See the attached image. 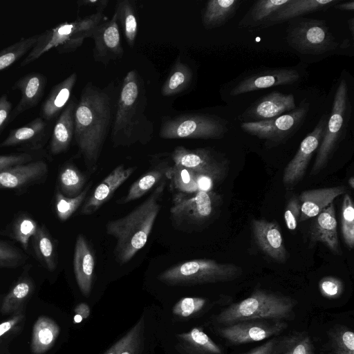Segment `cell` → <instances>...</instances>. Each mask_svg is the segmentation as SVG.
I'll use <instances>...</instances> for the list:
<instances>
[{"mask_svg": "<svg viewBox=\"0 0 354 354\" xmlns=\"http://www.w3.org/2000/svg\"><path fill=\"white\" fill-rule=\"evenodd\" d=\"M48 167L44 160L31 161L0 171V189H19L45 180Z\"/></svg>", "mask_w": 354, "mask_h": 354, "instance_id": "19", "label": "cell"}, {"mask_svg": "<svg viewBox=\"0 0 354 354\" xmlns=\"http://www.w3.org/2000/svg\"><path fill=\"white\" fill-rule=\"evenodd\" d=\"M184 349L191 354H222L221 348L203 330L194 328L177 335Z\"/></svg>", "mask_w": 354, "mask_h": 354, "instance_id": "34", "label": "cell"}, {"mask_svg": "<svg viewBox=\"0 0 354 354\" xmlns=\"http://www.w3.org/2000/svg\"><path fill=\"white\" fill-rule=\"evenodd\" d=\"M141 334L132 339L120 354H135L138 346Z\"/></svg>", "mask_w": 354, "mask_h": 354, "instance_id": "58", "label": "cell"}, {"mask_svg": "<svg viewBox=\"0 0 354 354\" xmlns=\"http://www.w3.org/2000/svg\"><path fill=\"white\" fill-rule=\"evenodd\" d=\"M78 7L82 6H90V7H95L97 12H103V10L106 8L109 3L108 0H83L77 1Z\"/></svg>", "mask_w": 354, "mask_h": 354, "instance_id": "56", "label": "cell"}, {"mask_svg": "<svg viewBox=\"0 0 354 354\" xmlns=\"http://www.w3.org/2000/svg\"><path fill=\"white\" fill-rule=\"evenodd\" d=\"M300 78L293 68H269L250 74L236 83L230 94L232 96L280 85L293 84Z\"/></svg>", "mask_w": 354, "mask_h": 354, "instance_id": "16", "label": "cell"}, {"mask_svg": "<svg viewBox=\"0 0 354 354\" xmlns=\"http://www.w3.org/2000/svg\"><path fill=\"white\" fill-rule=\"evenodd\" d=\"M91 38L94 41L93 56L96 62L106 65L123 56L124 49L115 13L110 19H105L94 28Z\"/></svg>", "mask_w": 354, "mask_h": 354, "instance_id": "15", "label": "cell"}, {"mask_svg": "<svg viewBox=\"0 0 354 354\" xmlns=\"http://www.w3.org/2000/svg\"><path fill=\"white\" fill-rule=\"evenodd\" d=\"M300 216V203L296 197H292L286 205L284 212V220L290 230H295L297 226Z\"/></svg>", "mask_w": 354, "mask_h": 354, "instance_id": "50", "label": "cell"}, {"mask_svg": "<svg viewBox=\"0 0 354 354\" xmlns=\"http://www.w3.org/2000/svg\"><path fill=\"white\" fill-rule=\"evenodd\" d=\"M59 327L52 319L40 316L35 322L32 334L30 348L33 354H44L55 343Z\"/></svg>", "mask_w": 354, "mask_h": 354, "instance_id": "31", "label": "cell"}, {"mask_svg": "<svg viewBox=\"0 0 354 354\" xmlns=\"http://www.w3.org/2000/svg\"><path fill=\"white\" fill-rule=\"evenodd\" d=\"M107 17L103 12H95L73 21H65L39 34L37 41L20 63L25 66L35 62L45 53L56 48L59 53L75 51L86 38H91L94 28Z\"/></svg>", "mask_w": 354, "mask_h": 354, "instance_id": "4", "label": "cell"}, {"mask_svg": "<svg viewBox=\"0 0 354 354\" xmlns=\"http://www.w3.org/2000/svg\"><path fill=\"white\" fill-rule=\"evenodd\" d=\"M339 2L340 0H290L274 12L259 28L283 23L306 14L326 10Z\"/></svg>", "mask_w": 354, "mask_h": 354, "instance_id": "26", "label": "cell"}, {"mask_svg": "<svg viewBox=\"0 0 354 354\" xmlns=\"http://www.w3.org/2000/svg\"><path fill=\"white\" fill-rule=\"evenodd\" d=\"M314 218L310 230V241L322 243L333 253L339 254L341 249L333 203H330Z\"/></svg>", "mask_w": 354, "mask_h": 354, "instance_id": "25", "label": "cell"}, {"mask_svg": "<svg viewBox=\"0 0 354 354\" xmlns=\"http://www.w3.org/2000/svg\"><path fill=\"white\" fill-rule=\"evenodd\" d=\"M319 288L321 294L324 297L335 299L342 295L344 285L339 279L328 276L320 279Z\"/></svg>", "mask_w": 354, "mask_h": 354, "instance_id": "48", "label": "cell"}, {"mask_svg": "<svg viewBox=\"0 0 354 354\" xmlns=\"http://www.w3.org/2000/svg\"><path fill=\"white\" fill-rule=\"evenodd\" d=\"M295 305L290 297L258 289L224 309L217 316V321L228 325L249 320H281L292 314Z\"/></svg>", "mask_w": 354, "mask_h": 354, "instance_id": "5", "label": "cell"}, {"mask_svg": "<svg viewBox=\"0 0 354 354\" xmlns=\"http://www.w3.org/2000/svg\"><path fill=\"white\" fill-rule=\"evenodd\" d=\"M252 227L255 241L261 250L277 261H286L288 252L277 223L263 219H253Z\"/></svg>", "mask_w": 354, "mask_h": 354, "instance_id": "20", "label": "cell"}, {"mask_svg": "<svg viewBox=\"0 0 354 354\" xmlns=\"http://www.w3.org/2000/svg\"><path fill=\"white\" fill-rule=\"evenodd\" d=\"M296 108L292 94L272 91L252 104L240 115L243 122H258L272 119L288 113Z\"/></svg>", "mask_w": 354, "mask_h": 354, "instance_id": "17", "label": "cell"}, {"mask_svg": "<svg viewBox=\"0 0 354 354\" xmlns=\"http://www.w3.org/2000/svg\"><path fill=\"white\" fill-rule=\"evenodd\" d=\"M348 185L351 186V188H354V178L351 177L348 180Z\"/></svg>", "mask_w": 354, "mask_h": 354, "instance_id": "61", "label": "cell"}, {"mask_svg": "<svg viewBox=\"0 0 354 354\" xmlns=\"http://www.w3.org/2000/svg\"><path fill=\"white\" fill-rule=\"evenodd\" d=\"M75 316L74 317L75 322H80L84 319H86L90 315L89 306L85 303L78 304L75 310Z\"/></svg>", "mask_w": 354, "mask_h": 354, "instance_id": "57", "label": "cell"}, {"mask_svg": "<svg viewBox=\"0 0 354 354\" xmlns=\"http://www.w3.org/2000/svg\"><path fill=\"white\" fill-rule=\"evenodd\" d=\"M287 326L281 320H249L228 324L218 333L233 344L262 341L281 333Z\"/></svg>", "mask_w": 354, "mask_h": 354, "instance_id": "13", "label": "cell"}, {"mask_svg": "<svg viewBox=\"0 0 354 354\" xmlns=\"http://www.w3.org/2000/svg\"><path fill=\"white\" fill-rule=\"evenodd\" d=\"M113 100L108 88L92 82L83 88L74 113V138L88 173L96 171L102 149L112 126Z\"/></svg>", "mask_w": 354, "mask_h": 354, "instance_id": "1", "label": "cell"}, {"mask_svg": "<svg viewBox=\"0 0 354 354\" xmlns=\"http://www.w3.org/2000/svg\"><path fill=\"white\" fill-rule=\"evenodd\" d=\"M227 131V121L218 115L186 113L165 118L159 135L163 139H220Z\"/></svg>", "mask_w": 354, "mask_h": 354, "instance_id": "8", "label": "cell"}, {"mask_svg": "<svg viewBox=\"0 0 354 354\" xmlns=\"http://www.w3.org/2000/svg\"><path fill=\"white\" fill-rule=\"evenodd\" d=\"M242 271L234 263L197 259L167 268L160 273L158 279L171 286H193L232 281L239 277Z\"/></svg>", "mask_w": 354, "mask_h": 354, "instance_id": "6", "label": "cell"}, {"mask_svg": "<svg viewBox=\"0 0 354 354\" xmlns=\"http://www.w3.org/2000/svg\"><path fill=\"white\" fill-rule=\"evenodd\" d=\"M218 196L211 192L193 194L175 192L172 196L170 218L173 226L180 231L192 232L213 215Z\"/></svg>", "mask_w": 354, "mask_h": 354, "instance_id": "10", "label": "cell"}, {"mask_svg": "<svg viewBox=\"0 0 354 354\" xmlns=\"http://www.w3.org/2000/svg\"><path fill=\"white\" fill-rule=\"evenodd\" d=\"M12 104L8 100L6 94H3L0 97V133L10 122Z\"/></svg>", "mask_w": 354, "mask_h": 354, "instance_id": "53", "label": "cell"}, {"mask_svg": "<svg viewBox=\"0 0 354 354\" xmlns=\"http://www.w3.org/2000/svg\"><path fill=\"white\" fill-rule=\"evenodd\" d=\"M273 354H315L310 337L304 332L295 333L277 341Z\"/></svg>", "mask_w": 354, "mask_h": 354, "instance_id": "40", "label": "cell"}, {"mask_svg": "<svg viewBox=\"0 0 354 354\" xmlns=\"http://www.w3.org/2000/svg\"><path fill=\"white\" fill-rule=\"evenodd\" d=\"M165 177L169 180L171 192L193 194L198 192L195 173L189 169L174 164L168 168Z\"/></svg>", "mask_w": 354, "mask_h": 354, "instance_id": "39", "label": "cell"}, {"mask_svg": "<svg viewBox=\"0 0 354 354\" xmlns=\"http://www.w3.org/2000/svg\"><path fill=\"white\" fill-rule=\"evenodd\" d=\"M239 0H211L207 1L202 17L205 28L210 30L224 25L235 15Z\"/></svg>", "mask_w": 354, "mask_h": 354, "instance_id": "30", "label": "cell"}, {"mask_svg": "<svg viewBox=\"0 0 354 354\" xmlns=\"http://www.w3.org/2000/svg\"><path fill=\"white\" fill-rule=\"evenodd\" d=\"M95 258L86 238L79 234L76 238L73 254V270L81 292L88 297L92 289Z\"/></svg>", "mask_w": 354, "mask_h": 354, "instance_id": "22", "label": "cell"}, {"mask_svg": "<svg viewBox=\"0 0 354 354\" xmlns=\"http://www.w3.org/2000/svg\"><path fill=\"white\" fill-rule=\"evenodd\" d=\"M348 28H349V30H350V32H351V37H352V38H353V35H354V18L353 17L351 18L348 21Z\"/></svg>", "mask_w": 354, "mask_h": 354, "instance_id": "60", "label": "cell"}, {"mask_svg": "<svg viewBox=\"0 0 354 354\" xmlns=\"http://www.w3.org/2000/svg\"><path fill=\"white\" fill-rule=\"evenodd\" d=\"M74 99H71L55 124L50 142V151L53 155L65 152L69 148L74 137V113L76 106Z\"/></svg>", "mask_w": 354, "mask_h": 354, "instance_id": "27", "label": "cell"}, {"mask_svg": "<svg viewBox=\"0 0 354 354\" xmlns=\"http://www.w3.org/2000/svg\"><path fill=\"white\" fill-rule=\"evenodd\" d=\"M137 167H125L121 164L114 168L95 188L84 202L81 215H91L97 211L114 194L115 191L133 174Z\"/></svg>", "mask_w": 354, "mask_h": 354, "instance_id": "18", "label": "cell"}, {"mask_svg": "<svg viewBox=\"0 0 354 354\" xmlns=\"http://www.w3.org/2000/svg\"><path fill=\"white\" fill-rule=\"evenodd\" d=\"M48 123L37 117L28 124L10 131L0 147L20 146L32 150L41 148L46 139Z\"/></svg>", "mask_w": 354, "mask_h": 354, "instance_id": "23", "label": "cell"}, {"mask_svg": "<svg viewBox=\"0 0 354 354\" xmlns=\"http://www.w3.org/2000/svg\"><path fill=\"white\" fill-rule=\"evenodd\" d=\"M342 44H343V45H342V48H347V47L349 46V44H348V40H347V39L344 40V41H343Z\"/></svg>", "mask_w": 354, "mask_h": 354, "instance_id": "62", "label": "cell"}, {"mask_svg": "<svg viewBox=\"0 0 354 354\" xmlns=\"http://www.w3.org/2000/svg\"><path fill=\"white\" fill-rule=\"evenodd\" d=\"M32 158L30 153L26 152L0 155V171L15 165L31 162Z\"/></svg>", "mask_w": 354, "mask_h": 354, "instance_id": "51", "label": "cell"}, {"mask_svg": "<svg viewBox=\"0 0 354 354\" xmlns=\"http://www.w3.org/2000/svg\"><path fill=\"white\" fill-rule=\"evenodd\" d=\"M92 182H89L84 189L75 197H67L59 189L55 194V211L61 221H67L84 202L91 187Z\"/></svg>", "mask_w": 354, "mask_h": 354, "instance_id": "42", "label": "cell"}, {"mask_svg": "<svg viewBox=\"0 0 354 354\" xmlns=\"http://www.w3.org/2000/svg\"><path fill=\"white\" fill-rule=\"evenodd\" d=\"M166 185L165 178L142 203L126 216L106 223V234L116 240L113 253L120 265L131 261L147 243L161 209Z\"/></svg>", "mask_w": 354, "mask_h": 354, "instance_id": "3", "label": "cell"}, {"mask_svg": "<svg viewBox=\"0 0 354 354\" xmlns=\"http://www.w3.org/2000/svg\"><path fill=\"white\" fill-rule=\"evenodd\" d=\"M32 244L38 261L48 271L55 270L57 265V246L44 225L38 226L32 237Z\"/></svg>", "mask_w": 354, "mask_h": 354, "instance_id": "32", "label": "cell"}, {"mask_svg": "<svg viewBox=\"0 0 354 354\" xmlns=\"http://www.w3.org/2000/svg\"><path fill=\"white\" fill-rule=\"evenodd\" d=\"M39 34L24 37L0 50V72L11 66L35 45Z\"/></svg>", "mask_w": 354, "mask_h": 354, "instance_id": "41", "label": "cell"}, {"mask_svg": "<svg viewBox=\"0 0 354 354\" xmlns=\"http://www.w3.org/2000/svg\"><path fill=\"white\" fill-rule=\"evenodd\" d=\"M58 183L59 191L67 197H75L84 189L86 176L73 163H67L61 169Z\"/></svg>", "mask_w": 354, "mask_h": 354, "instance_id": "38", "label": "cell"}, {"mask_svg": "<svg viewBox=\"0 0 354 354\" xmlns=\"http://www.w3.org/2000/svg\"><path fill=\"white\" fill-rule=\"evenodd\" d=\"M344 186L310 189L302 192L299 196V222L314 218L338 196L346 192Z\"/></svg>", "mask_w": 354, "mask_h": 354, "instance_id": "24", "label": "cell"}, {"mask_svg": "<svg viewBox=\"0 0 354 354\" xmlns=\"http://www.w3.org/2000/svg\"><path fill=\"white\" fill-rule=\"evenodd\" d=\"M169 167L170 165L166 159H158L157 157L149 170L136 180L127 194L117 200L116 203L124 205L143 196L166 178L165 174Z\"/></svg>", "mask_w": 354, "mask_h": 354, "instance_id": "29", "label": "cell"}, {"mask_svg": "<svg viewBox=\"0 0 354 354\" xmlns=\"http://www.w3.org/2000/svg\"><path fill=\"white\" fill-rule=\"evenodd\" d=\"M324 20L297 17L289 21L287 41L301 54L319 55L338 46Z\"/></svg>", "mask_w": 354, "mask_h": 354, "instance_id": "9", "label": "cell"}, {"mask_svg": "<svg viewBox=\"0 0 354 354\" xmlns=\"http://www.w3.org/2000/svg\"><path fill=\"white\" fill-rule=\"evenodd\" d=\"M193 73L190 67L177 60L162 86L163 96H173L186 90L190 85Z\"/></svg>", "mask_w": 354, "mask_h": 354, "instance_id": "37", "label": "cell"}, {"mask_svg": "<svg viewBox=\"0 0 354 354\" xmlns=\"http://www.w3.org/2000/svg\"><path fill=\"white\" fill-rule=\"evenodd\" d=\"M342 232L348 248L354 246V207L351 196L344 194L342 207Z\"/></svg>", "mask_w": 354, "mask_h": 354, "instance_id": "44", "label": "cell"}, {"mask_svg": "<svg viewBox=\"0 0 354 354\" xmlns=\"http://www.w3.org/2000/svg\"><path fill=\"white\" fill-rule=\"evenodd\" d=\"M309 104L303 100L298 108L280 116L258 122H242L241 129L247 133L265 140L267 143L279 144L293 135L304 123Z\"/></svg>", "mask_w": 354, "mask_h": 354, "instance_id": "11", "label": "cell"}, {"mask_svg": "<svg viewBox=\"0 0 354 354\" xmlns=\"http://www.w3.org/2000/svg\"><path fill=\"white\" fill-rule=\"evenodd\" d=\"M335 354H354V333L347 328L340 327L330 334Z\"/></svg>", "mask_w": 354, "mask_h": 354, "instance_id": "45", "label": "cell"}, {"mask_svg": "<svg viewBox=\"0 0 354 354\" xmlns=\"http://www.w3.org/2000/svg\"><path fill=\"white\" fill-rule=\"evenodd\" d=\"M34 288L32 279L24 272L3 299L1 312L8 314L18 310L32 294Z\"/></svg>", "mask_w": 354, "mask_h": 354, "instance_id": "35", "label": "cell"}, {"mask_svg": "<svg viewBox=\"0 0 354 354\" xmlns=\"http://www.w3.org/2000/svg\"><path fill=\"white\" fill-rule=\"evenodd\" d=\"M290 0H259L254 3L240 20L239 27L243 28H260L277 10Z\"/></svg>", "mask_w": 354, "mask_h": 354, "instance_id": "33", "label": "cell"}, {"mask_svg": "<svg viewBox=\"0 0 354 354\" xmlns=\"http://www.w3.org/2000/svg\"><path fill=\"white\" fill-rule=\"evenodd\" d=\"M277 341L274 339H270L246 354H273Z\"/></svg>", "mask_w": 354, "mask_h": 354, "instance_id": "55", "label": "cell"}, {"mask_svg": "<svg viewBox=\"0 0 354 354\" xmlns=\"http://www.w3.org/2000/svg\"><path fill=\"white\" fill-rule=\"evenodd\" d=\"M195 179L198 191L211 192L214 187L215 179L208 175L195 173Z\"/></svg>", "mask_w": 354, "mask_h": 354, "instance_id": "54", "label": "cell"}, {"mask_svg": "<svg viewBox=\"0 0 354 354\" xmlns=\"http://www.w3.org/2000/svg\"><path fill=\"white\" fill-rule=\"evenodd\" d=\"M47 84V77L41 73L31 72L17 80L12 90H19L21 98L12 110L10 122L19 114L36 106L44 95Z\"/></svg>", "mask_w": 354, "mask_h": 354, "instance_id": "21", "label": "cell"}, {"mask_svg": "<svg viewBox=\"0 0 354 354\" xmlns=\"http://www.w3.org/2000/svg\"><path fill=\"white\" fill-rule=\"evenodd\" d=\"M77 75L73 73L62 82L54 86L43 102L40 116L49 121L61 113L70 101Z\"/></svg>", "mask_w": 354, "mask_h": 354, "instance_id": "28", "label": "cell"}, {"mask_svg": "<svg viewBox=\"0 0 354 354\" xmlns=\"http://www.w3.org/2000/svg\"><path fill=\"white\" fill-rule=\"evenodd\" d=\"M143 320L140 319L120 339L114 344L104 354H120L129 342L136 336L142 333Z\"/></svg>", "mask_w": 354, "mask_h": 354, "instance_id": "49", "label": "cell"}, {"mask_svg": "<svg viewBox=\"0 0 354 354\" xmlns=\"http://www.w3.org/2000/svg\"><path fill=\"white\" fill-rule=\"evenodd\" d=\"M37 222L27 214H20L13 221L11 237L18 242L24 250L28 248L30 239L38 228Z\"/></svg>", "mask_w": 354, "mask_h": 354, "instance_id": "43", "label": "cell"}, {"mask_svg": "<svg viewBox=\"0 0 354 354\" xmlns=\"http://www.w3.org/2000/svg\"><path fill=\"white\" fill-rule=\"evenodd\" d=\"M118 22L122 28L129 46L135 44L138 33L137 11L135 2L131 0H119L116 2L115 12Z\"/></svg>", "mask_w": 354, "mask_h": 354, "instance_id": "36", "label": "cell"}, {"mask_svg": "<svg viewBox=\"0 0 354 354\" xmlns=\"http://www.w3.org/2000/svg\"><path fill=\"white\" fill-rule=\"evenodd\" d=\"M351 115L348 87L346 80L342 78L336 89L332 111L312 167V175H316L327 165L346 134Z\"/></svg>", "mask_w": 354, "mask_h": 354, "instance_id": "7", "label": "cell"}, {"mask_svg": "<svg viewBox=\"0 0 354 354\" xmlns=\"http://www.w3.org/2000/svg\"><path fill=\"white\" fill-rule=\"evenodd\" d=\"M206 303L201 297H184L180 299L173 307L175 315L187 317L200 311Z\"/></svg>", "mask_w": 354, "mask_h": 354, "instance_id": "47", "label": "cell"}, {"mask_svg": "<svg viewBox=\"0 0 354 354\" xmlns=\"http://www.w3.org/2000/svg\"><path fill=\"white\" fill-rule=\"evenodd\" d=\"M170 156L174 164L189 169L196 174L210 176L215 180L220 178L224 171V161L208 148L189 149L178 146Z\"/></svg>", "mask_w": 354, "mask_h": 354, "instance_id": "14", "label": "cell"}, {"mask_svg": "<svg viewBox=\"0 0 354 354\" xmlns=\"http://www.w3.org/2000/svg\"><path fill=\"white\" fill-rule=\"evenodd\" d=\"M25 317L24 308L21 307L11 317L0 324V338L16 328Z\"/></svg>", "mask_w": 354, "mask_h": 354, "instance_id": "52", "label": "cell"}, {"mask_svg": "<svg viewBox=\"0 0 354 354\" xmlns=\"http://www.w3.org/2000/svg\"><path fill=\"white\" fill-rule=\"evenodd\" d=\"M333 7L342 11H353L354 10V1H351L341 3H338Z\"/></svg>", "mask_w": 354, "mask_h": 354, "instance_id": "59", "label": "cell"}, {"mask_svg": "<svg viewBox=\"0 0 354 354\" xmlns=\"http://www.w3.org/2000/svg\"><path fill=\"white\" fill-rule=\"evenodd\" d=\"M328 115L324 114L313 130L302 140L293 158L286 165L283 183L287 190L292 189L303 178L314 152L324 137Z\"/></svg>", "mask_w": 354, "mask_h": 354, "instance_id": "12", "label": "cell"}, {"mask_svg": "<svg viewBox=\"0 0 354 354\" xmlns=\"http://www.w3.org/2000/svg\"><path fill=\"white\" fill-rule=\"evenodd\" d=\"M28 257L18 248L0 240V268H13L24 265Z\"/></svg>", "mask_w": 354, "mask_h": 354, "instance_id": "46", "label": "cell"}, {"mask_svg": "<svg viewBox=\"0 0 354 354\" xmlns=\"http://www.w3.org/2000/svg\"><path fill=\"white\" fill-rule=\"evenodd\" d=\"M147 98L142 77L131 70L124 77L111 126L114 147L146 145L153 135V124L146 115Z\"/></svg>", "mask_w": 354, "mask_h": 354, "instance_id": "2", "label": "cell"}]
</instances>
